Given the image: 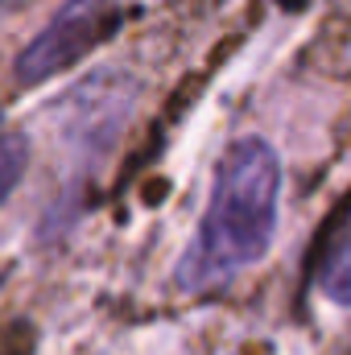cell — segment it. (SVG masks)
Segmentation results:
<instances>
[{
  "mask_svg": "<svg viewBox=\"0 0 351 355\" xmlns=\"http://www.w3.org/2000/svg\"><path fill=\"white\" fill-rule=\"evenodd\" d=\"M281 157L264 137H240L223 149L207 211L178 261V285L186 293L211 289L244 268L261 265L277 236Z\"/></svg>",
  "mask_w": 351,
  "mask_h": 355,
  "instance_id": "obj_1",
  "label": "cell"
},
{
  "mask_svg": "<svg viewBox=\"0 0 351 355\" xmlns=\"http://www.w3.org/2000/svg\"><path fill=\"white\" fill-rule=\"evenodd\" d=\"M128 0H67L17 54L21 83H46L91 54L103 37H112L124 21Z\"/></svg>",
  "mask_w": 351,
  "mask_h": 355,
  "instance_id": "obj_2",
  "label": "cell"
},
{
  "mask_svg": "<svg viewBox=\"0 0 351 355\" xmlns=\"http://www.w3.org/2000/svg\"><path fill=\"white\" fill-rule=\"evenodd\" d=\"M318 285L331 302L339 306H351V227L335 240V248L327 252L323 261V272H318Z\"/></svg>",
  "mask_w": 351,
  "mask_h": 355,
  "instance_id": "obj_3",
  "label": "cell"
},
{
  "mask_svg": "<svg viewBox=\"0 0 351 355\" xmlns=\"http://www.w3.org/2000/svg\"><path fill=\"white\" fill-rule=\"evenodd\" d=\"M25 162H29V145L21 132H0V202L17 190V182L25 174Z\"/></svg>",
  "mask_w": 351,
  "mask_h": 355,
  "instance_id": "obj_4",
  "label": "cell"
},
{
  "mask_svg": "<svg viewBox=\"0 0 351 355\" xmlns=\"http://www.w3.org/2000/svg\"><path fill=\"white\" fill-rule=\"evenodd\" d=\"M273 4H281V8H302L306 0H273Z\"/></svg>",
  "mask_w": 351,
  "mask_h": 355,
  "instance_id": "obj_5",
  "label": "cell"
}]
</instances>
